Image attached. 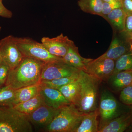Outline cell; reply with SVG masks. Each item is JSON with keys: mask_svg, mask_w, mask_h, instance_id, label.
Returning <instances> with one entry per match:
<instances>
[{"mask_svg": "<svg viewBox=\"0 0 132 132\" xmlns=\"http://www.w3.org/2000/svg\"><path fill=\"white\" fill-rule=\"evenodd\" d=\"M132 70V52L131 51L121 55L115 61L112 75L120 71Z\"/></svg>", "mask_w": 132, "mask_h": 132, "instance_id": "cb8c5ba5", "label": "cell"}, {"mask_svg": "<svg viewBox=\"0 0 132 132\" xmlns=\"http://www.w3.org/2000/svg\"><path fill=\"white\" fill-rule=\"evenodd\" d=\"M15 90L5 85L0 87V106H14Z\"/></svg>", "mask_w": 132, "mask_h": 132, "instance_id": "603a6c76", "label": "cell"}, {"mask_svg": "<svg viewBox=\"0 0 132 132\" xmlns=\"http://www.w3.org/2000/svg\"><path fill=\"white\" fill-rule=\"evenodd\" d=\"M2 59L1 57V56H0V64L2 62Z\"/></svg>", "mask_w": 132, "mask_h": 132, "instance_id": "d590c367", "label": "cell"}, {"mask_svg": "<svg viewBox=\"0 0 132 132\" xmlns=\"http://www.w3.org/2000/svg\"><path fill=\"white\" fill-rule=\"evenodd\" d=\"M17 47L23 57H29L45 63L62 59L54 56L48 51L42 43L28 37H15Z\"/></svg>", "mask_w": 132, "mask_h": 132, "instance_id": "5b68a950", "label": "cell"}, {"mask_svg": "<svg viewBox=\"0 0 132 132\" xmlns=\"http://www.w3.org/2000/svg\"><path fill=\"white\" fill-rule=\"evenodd\" d=\"M131 113H132V112H131ZM131 125H132V119L131 124Z\"/></svg>", "mask_w": 132, "mask_h": 132, "instance_id": "74e56055", "label": "cell"}, {"mask_svg": "<svg viewBox=\"0 0 132 132\" xmlns=\"http://www.w3.org/2000/svg\"><path fill=\"white\" fill-rule=\"evenodd\" d=\"M41 41L51 54L61 58L65 56L73 42L63 34L54 38L44 37L42 38Z\"/></svg>", "mask_w": 132, "mask_h": 132, "instance_id": "8fae6325", "label": "cell"}, {"mask_svg": "<svg viewBox=\"0 0 132 132\" xmlns=\"http://www.w3.org/2000/svg\"><path fill=\"white\" fill-rule=\"evenodd\" d=\"M103 2H109L112 1H121V0H102Z\"/></svg>", "mask_w": 132, "mask_h": 132, "instance_id": "836d02e7", "label": "cell"}, {"mask_svg": "<svg viewBox=\"0 0 132 132\" xmlns=\"http://www.w3.org/2000/svg\"><path fill=\"white\" fill-rule=\"evenodd\" d=\"M0 56L10 70L19 65L23 56L16 45L15 37L9 35L0 41Z\"/></svg>", "mask_w": 132, "mask_h": 132, "instance_id": "ba28073f", "label": "cell"}, {"mask_svg": "<svg viewBox=\"0 0 132 132\" xmlns=\"http://www.w3.org/2000/svg\"><path fill=\"white\" fill-rule=\"evenodd\" d=\"M2 29V27H1V26H0V32H1V31Z\"/></svg>", "mask_w": 132, "mask_h": 132, "instance_id": "8d00e7d4", "label": "cell"}, {"mask_svg": "<svg viewBox=\"0 0 132 132\" xmlns=\"http://www.w3.org/2000/svg\"><path fill=\"white\" fill-rule=\"evenodd\" d=\"M10 70L9 67L3 61L0 64V81L5 84L9 72Z\"/></svg>", "mask_w": 132, "mask_h": 132, "instance_id": "83f0119b", "label": "cell"}, {"mask_svg": "<svg viewBox=\"0 0 132 132\" xmlns=\"http://www.w3.org/2000/svg\"><path fill=\"white\" fill-rule=\"evenodd\" d=\"M84 113L73 104L61 108L53 120L43 130L48 132H75L79 126Z\"/></svg>", "mask_w": 132, "mask_h": 132, "instance_id": "7a4b0ae2", "label": "cell"}, {"mask_svg": "<svg viewBox=\"0 0 132 132\" xmlns=\"http://www.w3.org/2000/svg\"><path fill=\"white\" fill-rule=\"evenodd\" d=\"M120 100L127 105H132V85L124 88L120 91Z\"/></svg>", "mask_w": 132, "mask_h": 132, "instance_id": "4316f807", "label": "cell"}, {"mask_svg": "<svg viewBox=\"0 0 132 132\" xmlns=\"http://www.w3.org/2000/svg\"><path fill=\"white\" fill-rule=\"evenodd\" d=\"M45 63L32 58L23 57L17 67L10 70L5 85L16 90L39 83Z\"/></svg>", "mask_w": 132, "mask_h": 132, "instance_id": "6da1fadb", "label": "cell"}, {"mask_svg": "<svg viewBox=\"0 0 132 132\" xmlns=\"http://www.w3.org/2000/svg\"><path fill=\"white\" fill-rule=\"evenodd\" d=\"M130 51V45H126L118 37L115 36L108 50L100 57L112 59L116 61L121 55Z\"/></svg>", "mask_w": 132, "mask_h": 132, "instance_id": "9a60e30c", "label": "cell"}, {"mask_svg": "<svg viewBox=\"0 0 132 132\" xmlns=\"http://www.w3.org/2000/svg\"><path fill=\"white\" fill-rule=\"evenodd\" d=\"M41 88L40 82L15 90L14 106L35 97L39 94Z\"/></svg>", "mask_w": 132, "mask_h": 132, "instance_id": "ffe728a7", "label": "cell"}, {"mask_svg": "<svg viewBox=\"0 0 132 132\" xmlns=\"http://www.w3.org/2000/svg\"><path fill=\"white\" fill-rule=\"evenodd\" d=\"M62 59L67 64L82 71L85 70L87 64L93 60L81 57L79 53L78 47L73 42L69 47L67 53Z\"/></svg>", "mask_w": 132, "mask_h": 132, "instance_id": "5bb4252c", "label": "cell"}, {"mask_svg": "<svg viewBox=\"0 0 132 132\" xmlns=\"http://www.w3.org/2000/svg\"><path fill=\"white\" fill-rule=\"evenodd\" d=\"M2 1H3V0H2Z\"/></svg>", "mask_w": 132, "mask_h": 132, "instance_id": "f35d334b", "label": "cell"}, {"mask_svg": "<svg viewBox=\"0 0 132 132\" xmlns=\"http://www.w3.org/2000/svg\"><path fill=\"white\" fill-rule=\"evenodd\" d=\"M102 0H79L78 5L82 11L90 14L102 16Z\"/></svg>", "mask_w": 132, "mask_h": 132, "instance_id": "7402d4cb", "label": "cell"}, {"mask_svg": "<svg viewBox=\"0 0 132 132\" xmlns=\"http://www.w3.org/2000/svg\"><path fill=\"white\" fill-rule=\"evenodd\" d=\"M132 113H125L105 123L98 132H123L131 124Z\"/></svg>", "mask_w": 132, "mask_h": 132, "instance_id": "4fadbf2b", "label": "cell"}, {"mask_svg": "<svg viewBox=\"0 0 132 132\" xmlns=\"http://www.w3.org/2000/svg\"><path fill=\"white\" fill-rule=\"evenodd\" d=\"M79 72L71 76L54 79L51 80L43 81L40 82V83L43 86L54 89H59L64 85L77 80L79 78Z\"/></svg>", "mask_w": 132, "mask_h": 132, "instance_id": "d4e9b609", "label": "cell"}, {"mask_svg": "<svg viewBox=\"0 0 132 132\" xmlns=\"http://www.w3.org/2000/svg\"><path fill=\"white\" fill-rule=\"evenodd\" d=\"M44 104L42 97L39 93V94L34 98L24 102L15 105L14 107L21 112L28 115Z\"/></svg>", "mask_w": 132, "mask_h": 132, "instance_id": "44dd1931", "label": "cell"}, {"mask_svg": "<svg viewBox=\"0 0 132 132\" xmlns=\"http://www.w3.org/2000/svg\"><path fill=\"white\" fill-rule=\"evenodd\" d=\"M60 109H56L43 104L32 112L28 114V117L35 127L43 130L53 120Z\"/></svg>", "mask_w": 132, "mask_h": 132, "instance_id": "30bf717a", "label": "cell"}, {"mask_svg": "<svg viewBox=\"0 0 132 132\" xmlns=\"http://www.w3.org/2000/svg\"><path fill=\"white\" fill-rule=\"evenodd\" d=\"M0 16L6 19H11L13 16V13L5 7L3 3L2 0H0Z\"/></svg>", "mask_w": 132, "mask_h": 132, "instance_id": "f1b7e54d", "label": "cell"}, {"mask_svg": "<svg viewBox=\"0 0 132 132\" xmlns=\"http://www.w3.org/2000/svg\"><path fill=\"white\" fill-rule=\"evenodd\" d=\"M58 90L69 101L78 108L81 98V86L78 79L75 81L64 85Z\"/></svg>", "mask_w": 132, "mask_h": 132, "instance_id": "ac0fdd59", "label": "cell"}, {"mask_svg": "<svg viewBox=\"0 0 132 132\" xmlns=\"http://www.w3.org/2000/svg\"><path fill=\"white\" fill-rule=\"evenodd\" d=\"M132 32V13L127 14L125 22V32L126 34Z\"/></svg>", "mask_w": 132, "mask_h": 132, "instance_id": "f546056e", "label": "cell"}, {"mask_svg": "<svg viewBox=\"0 0 132 132\" xmlns=\"http://www.w3.org/2000/svg\"><path fill=\"white\" fill-rule=\"evenodd\" d=\"M121 1H112L109 2H103L102 9V17L103 18L113 10L121 8Z\"/></svg>", "mask_w": 132, "mask_h": 132, "instance_id": "484cf974", "label": "cell"}, {"mask_svg": "<svg viewBox=\"0 0 132 132\" xmlns=\"http://www.w3.org/2000/svg\"><path fill=\"white\" fill-rule=\"evenodd\" d=\"M78 80L81 86V98L78 109L83 113L95 111L98 107V90L101 81L82 70Z\"/></svg>", "mask_w": 132, "mask_h": 132, "instance_id": "3957f363", "label": "cell"}, {"mask_svg": "<svg viewBox=\"0 0 132 132\" xmlns=\"http://www.w3.org/2000/svg\"><path fill=\"white\" fill-rule=\"evenodd\" d=\"M33 130L27 114L14 106H0V132H32Z\"/></svg>", "mask_w": 132, "mask_h": 132, "instance_id": "277c9868", "label": "cell"}, {"mask_svg": "<svg viewBox=\"0 0 132 132\" xmlns=\"http://www.w3.org/2000/svg\"><path fill=\"white\" fill-rule=\"evenodd\" d=\"M123 10L127 14L132 13V0H121Z\"/></svg>", "mask_w": 132, "mask_h": 132, "instance_id": "4dcf8cb0", "label": "cell"}, {"mask_svg": "<svg viewBox=\"0 0 132 132\" xmlns=\"http://www.w3.org/2000/svg\"><path fill=\"white\" fill-rule=\"evenodd\" d=\"M127 36V39L128 40L132 39V32L130 33V34H126Z\"/></svg>", "mask_w": 132, "mask_h": 132, "instance_id": "1f68e13d", "label": "cell"}, {"mask_svg": "<svg viewBox=\"0 0 132 132\" xmlns=\"http://www.w3.org/2000/svg\"><path fill=\"white\" fill-rule=\"evenodd\" d=\"M40 94L44 104L52 108L59 109L71 103L58 89L41 85Z\"/></svg>", "mask_w": 132, "mask_h": 132, "instance_id": "7c38bea8", "label": "cell"}, {"mask_svg": "<svg viewBox=\"0 0 132 132\" xmlns=\"http://www.w3.org/2000/svg\"><path fill=\"white\" fill-rule=\"evenodd\" d=\"M108 80L114 90L120 92L124 88L132 85V70L120 71L111 76Z\"/></svg>", "mask_w": 132, "mask_h": 132, "instance_id": "d6986e66", "label": "cell"}, {"mask_svg": "<svg viewBox=\"0 0 132 132\" xmlns=\"http://www.w3.org/2000/svg\"><path fill=\"white\" fill-rule=\"evenodd\" d=\"M98 108L93 112L84 113L79 126L75 132H98L99 124Z\"/></svg>", "mask_w": 132, "mask_h": 132, "instance_id": "e0dca14e", "label": "cell"}, {"mask_svg": "<svg viewBox=\"0 0 132 132\" xmlns=\"http://www.w3.org/2000/svg\"><path fill=\"white\" fill-rule=\"evenodd\" d=\"M80 70L67 64L62 59L45 63L43 67L40 82L68 77L79 73Z\"/></svg>", "mask_w": 132, "mask_h": 132, "instance_id": "52a82bcc", "label": "cell"}, {"mask_svg": "<svg viewBox=\"0 0 132 132\" xmlns=\"http://www.w3.org/2000/svg\"><path fill=\"white\" fill-rule=\"evenodd\" d=\"M115 62L112 59L99 57L90 61L83 71L101 81L108 80L113 73Z\"/></svg>", "mask_w": 132, "mask_h": 132, "instance_id": "9c48e42d", "label": "cell"}, {"mask_svg": "<svg viewBox=\"0 0 132 132\" xmlns=\"http://www.w3.org/2000/svg\"><path fill=\"white\" fill-rule=\"evenodd\" d=\"M5 85V84H4L3 82H1L0 81V87H1L2 86H3V85Z\"/></svg>", "mask_w": 132, "mask_h": 132, "instance_id": "e575fe53", "label": "cell"}, {"mask_svg": "<svg viewBox=\"0 0 132 132\" xmlns=\"http://www.w3.org/2000/svg\"><path fill=\"white\" fill-rule=\"evenodd\" d=\"M98 110L100 117L99 128L114 118L126 113L123 112L120 104L107 90L102 93Z\"/></svg>", "mask_w": 132, "mask_h": 132, "instance_id": "8992f818", "label": "cell"}, {"mask_svg": "<svg viewBox=\"0 0 132 132\" xmlns=\"http://www.w3.org/2000/svg\"><path fill=\"white\" fill-rule=\"evenodd\" d=\"M127 40L130 45V51L132 52V39L128 40Z\"/></svg>", "mask_w": 132, "mask_h": 132, "instance_id": "d6a6232c", "label": "cell"}, {"mask_svg": "<svg viewBox=\"0 0 132 132\" xmlns=\"http://www.w3.org/2000/svg\"><path fill=\"white\" fill-rule=\"evenodd\" d=\"M127 14L123 9L113 10L104 17L112 26L114 31L119 33L125 32Z\"/></svg>", "mask_w": 132, "mask_h": 132, "instance_id": "2e32d148", "label": "cell"}]
</instances>
